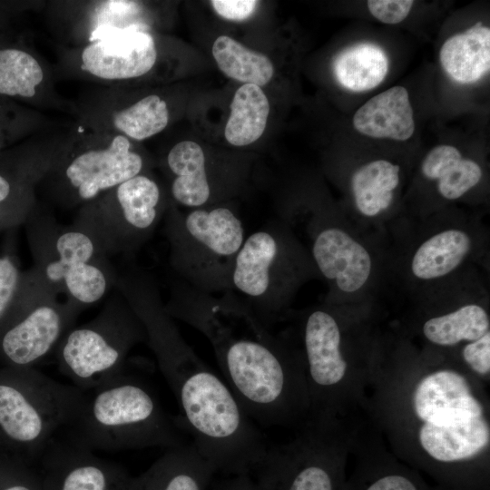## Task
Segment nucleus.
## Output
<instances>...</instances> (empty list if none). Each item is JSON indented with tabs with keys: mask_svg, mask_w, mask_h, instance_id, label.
<instances>
[{
	"mask_svg": "<svg viewBox=\"0 0 490 490\" xmlns=\"http://www.w3.org/2000/svg\"><path fill=\"white\" fill-rule=\"evenodd\" d=\"M115 289L142 321L149 348L173 393L193 445L225 475H250L268 446L234 394L195 353L166 312L153 278L133 269Z\"/></svg>",
	"mask_w": 490,
	"mask_h": 490,
	"instance_id": "1",
	"label": "nucleus"
},
{
	"mask_svg": "<svg viewBox=\"0 0 490 490\" xmlns=\"http://www.w3.org/2000/svg\"><path fill=\"white\" fill-rule=\"evenodd\" d=\"M214 295L174 282L166 312L202 334L225 382L245 413L258 423H282L299 398V384L280 342L232 291Z\"/></svg>",
	"mask_w": 490,
	"mask_h": 490,
	"instance_id": "2",
	"label": "nucleus"
},
{
	"mask_svg": "<svg viewBox=\"0 0 490 490\" xmlns=\"http://www.w3.org/2000/svg\"><path fill=\"white\" fill-rule=\"evenodd\" d=\"M67 428L68 439L93 452L185 444L150 385L125 371L85 391L80 413Z\"/></svg>",
	"mask_w": 490,
	"mask_h": 490,
	"instance_id": "3",
	"label": "nucleus"
},
{
	"mask_svg": "<svg viewBox=\"0 0 490 490\" xmlns=\"http://www.w3.org/2000/svg\"><path fill=\"white\" fill-rule=\"evenodd\" d=\"M163 218L170 264L181 280L208 293L230 291L234 261L246 238L236 211L226 203L186 212L169 204Z\"/></svg>",
	"mask_w": 490,
	"mask_h": 490,
	"instance_id": "4",
	"label": "nucleus"
},
{
	"mask_svg": "<svg viewBox=\"0 0 490 490\" xmlns=\"http://www.w3.org/2000/svg\"><path fill=\"white\" fill-rule=\"evenodd\" d=\"M24 226L33 267L64 300L83 311L115 288L119 275L83 230L59 223L38 207Z\"/></svg>",
	"mask_w": 490,
	"mask_h": 490,
	"instance_id": "5",
	"label": "nucleus"
},
{
	"mask_svg": "<svg viewBox=\"0 0 490 490\" xmlns=\"http://www.w3.org/2000/svg\"><path fill=\"white\" fill-rule=\"evenodd\" d=\"M146 341L142 321L116 289L95 318L65 333L54 350L56 363L74 386L87 391L122 374L130 351Z\"/></svg>",
	"mask_w": 490,
	"mask_h": 490,
	"instance_id": "6",
	"label": "nucleus"
},
{
	"mask_svg": "<svg viewBox=\"0 0 490 490\" xmlns=\"http://www.w3.org/2000/svg\"><path fill=\"white\" fill-rule=\"evenodd\" d=\"M13 377L0 381V428L40 456L55 433L77 417L85 391L32 368H16Z\"/></svg>",
	"mask_w": 490,
	"mask_h": 490,
	"instance_id": "7",
	"label": "nucleus"
},
{
	"mask_svg": "<svg viewBox=\"0 0 490 490\" xmlns=\"http://www.w3.org/2000/svg\"><path fill=\"white\" fill-rule=\"evenodd\" d=\"M168 207L161 185L142 172L80 206L73 224L108 257L129 255L152 237Z\"/></svg>",
	"mask_w": 490,
	"mask_h": 490,
	"instance_id": "8",
	"label": "nucleus"
},
{
	"mask_svg": "<svg viewBox=\"0 0 490 490\" xmlns=\"http://www.w3.org/2000/svg\"><path fill=\"white\" fill-rule=\"evenodd\" d=\"M307 270L291 238L278 225L268 224L245 238L231 271L230 291L268 326Z\"/></svg>",
	"mask_w": 490,
	"mask_h": 490,
	"instance_id": "9",
	"label": "nucleus"
},
{
	"mask_svg": "<svg viewBox=\"0 0 490 490\" xmlns=\"http://www.w3.org/2000/svg\"><path fill=\"white\" fill-rule=\"evenodd\" d=\"M144 157L127 137L97 132L62 148L61 157L44 180L53 198L65 208L83 205L145 172Z\"/></svg>",
	"mask_w": 490,
	"mask_h": 490,
	"instance_id": "10",
	"label": "nucleus"
},
{
	"mask_svg": "<svg viewBox=\"0 0 490 490\" xmlns=\"http://www.w3.org/2000/svg\"><path fill=\"white\" fill-rule=\"evenodd\" d=\"M82 311L32 267L24 271L15 303L0 331V354L15 368H32L54 352Z\"/></svg>",
	"mask_w": 490,
	"mask_h": 490,
	"instance_id": "11",
	"label": "nucleus"
},
{
	"mask_svg": "<svg viewBox=\"0 0 490 490\" xmlns=\"http://www.w3.org/2000/svg\"><path fill=\"white\" fill-rule=\"evenodd\" d=\"M157 59L156 42L147 27L103 26L88 34L73 61L84 75L114 84L148 74Z\"/></svg>",
	"mask_w": 490,
	"mask_h": 490,
	"instance_id": "12",
	"label": "nucleus"
},
{
	"mask_svg": "<svg viewBox=\"0 0 490 490\" xmlns=\"http://www.w3.org/2000/svg\"><path fill=\"white\" fill-rule=\"evenodd\" d=\"M44 490H129L132 475L70 439L53 438L39 456Z\"/></svg>",
	"mask_w": 490,
	"mask_h": 490,
	"instance_id": "13",
	"label": "nucleus"
},
{
	"mask_svg": "<svg viewBox=\"0 0 490 490\" xmlns=\"http://www.w3.org/2000/svg\"><path fill=\"white\" fill-rule=\"evenodd\" d=\"M296 445L267 448L250 473L260 490H337L335 470L319 452Z\"/></svg>",
	"mask_w": 490,
	"mask_h": 490,
	"instance_id": "14",
	"label": "nucleus"
},
{
	"mask_svg": "<svg viewBox=\"0 0 490 490\" xmlns=\"http://www.w3.org/2000/svg\"><path fill=\"white\" fill-rule=\"evenodd\" d=\"M311 226L316 230L312 236L311 255L320 273L345 293L361 289L371 272L368 250L338 227Z\"/></svg>",
	"mask_w": 490,
	"mask_h": 490,
	"instance_id": "15",
	"label": "nucleus"
},
{
	"mask_svg": "<svg viewBox=\"0 0 490 490\" xmlns=\"http://www.w3.org/2000/svg\"><path fill=\"white\" fill-rule=\"evenodd\" d=\"M84 113V120L94 131L119 133L136 142L162 132L170 121L166 101L153 93L128 104L103 96L88 105Z\"/></svg>",
	"mask_w": 490,
	"mask_h": 490,
	"instance_id": "16",
	"label": "nucleus"
},
{
	"mask_svg": "<svg viewBox=\"0 0 490 490\" xmlns=\"http://www.w3.org/2000/svg\"><path fill=\"white\" fill-rule=\"evenodd\" d=\"M413 402L417 417L436 426L484 416L466 378L451 370L425 377L416 387Z\"/></svg>",
	"mask_w": 490,
	"mask_h": 490,
	"instance_id": "17",
	"label": "nucleus"
},
{
	"mask_svg": "<svg viewBox=\"0 0 490 490\" xmlns=\"http://www.w3.org/2000/svg\"><path fill=\"white\" fill-rule=\"evenodd\" d=\"M216 469L191 444L168 448L144 472L132 476L129 490H207Z\"/></svg>",
	"mask_w": 490,
	"mask_h": 490,
	"instance_id": "18",
	"label": "nucleus"
},
{
	"mask_svg": "<svg viewBox=\"0 0 490 490\" xmlns=\"http://www.w3.org/2000/svg\"><path fill=\"white\" fill-rule=\"evenodd\" d=\"M304 348L309 377L321 390L338 384L347 371V362L340 349L341 336L335 318L326 310L317 309L304 325Z\"/></svg>",
	"mask_w": 490,
	"mask_h": 490,
	"instance_id": "19",
	"label": "nucleus"
},
{
	"mask_svg": "<svg viewBox=\"0 0 490 490\" xmlns=\"http://www.w3.org/2000/svg\"><path fill=\"white\" fill-rule=\"evenodd\" d=\"M57 161L54 150L40 151L15 173L0 171V234L24 225L37 208L34 187L49 175Z\"/></svg>",
	"mask_w": 490,
	"mask_h": 490,
	"instance_id": "20",
	"label": "nucleus"
},
{
	"mask_svg": "<svg viewBox=\"0 0 490 490\" xmlns=\"http://www.w3.org/2000/svg\"><path fill=\"white\" fill-rule=\"evenodd\" d=\"M166 166L172 176L170 194L174 202L189 209L218 204V192L199 143L187 140L174 144L167 154Z\"/></svg>",
	"mask_w": 490,
	"mask_h": 490,
	"instance_id": "21",
	"label": "nucleus"
},
{
	"mask_svg": "<svg viewBox=\"0 0 490 490\" xmlns=\"http://www.w3.org/2000/svg\"><path fill=\"white\" fill-rule=\"evenodd\" d=\"M352 125L368 138L408 141L416 122L407 89L396 85L374 95L355 112Z\"/></svg>",
	"mask_w": 490,
	"mask_h": 490,
	"instance_id": "22",
	"label": "nucleus"
},
{
	"mask_svg": "<svg viewBox=\"0 0 490 490\" xmlns=\"http://www.w3.org/2000/svg\"><path fill=\"white\" fill-rule=\"evenodd\" d=\"M418 436L422 447L432 458L453 463L472 458L483 451L489 444L490 428L481 416L444 426L424 423Z\"/></svg>",
	"mask_w": 490,
	"mask_h": 490,
	"instance_id": "23",
	"label": "nucleus"
},
{
	"mask_svg": "<svg viewBox=\"0 0 490 490\" xmlns=\"http://www.w3.org/2000/svg\"><path fill=\"white\" fill-rule=\"evenodd\" d=\"M444 71L456 82L473 83L490 70V28L477 23L447 38L439 51Z\"/></svg>",
	"mask_w": 490,
	"mask_h": 490,
	"instance_id": "24",
	"label": "nucleus"
},
{
	"mask_svg": "<svg viewBox=\"0 0 490 490\" xmlns=\"http://www.w3.org/2000/svg\"><path fill=\"white\" fill-rule=\"evenodd\" d=\"M422 174L437 181V190L446 200H456L475 187L483 175L480 165L464 159L458 148L440 144L431 149L421 163Z\"/></svg>",
	"mask_w": 490,
	"mask_h": 490,
	"instance_id": "25",
	"label": "nucleus"
},
{
	"mask_svg": "<svg viewBox=\"0 0 490 490\" xmlns=\"http://www.w3.org/2000/svg\"><path fill=\"white\" fill-rule=\"evenodd\" d=\"M388 57L378 45L360 43L342 50L334 59L333 73L345 89L360 93L378 86L388 72Z\"/></svg>",
	"mask_w": 490,
	"mask_h": 490,
	"instance_id": "26",
	"label": "nucleus"
},
{
	"mask_svg": "<svg viewBox=\"0 0 490 490\" xmlns=\"http://www.w3.org/2000/svg\"><path fill=\"white\" fill-rule=\"evenodd\" d=\"M230 110L224 137L230 145L248 146L262 136L270 107L261 87L250 83L240 86L233 95Z\"/></svg>",
	"mask_w": 490,
	"mask_h": 490,
	"instance_id": "27",
	"label": "nucleus"
},
{
	"mask_svg": "<svg viewBox=\"0 0 490 490\" xmlns=\"http://www.w3.org/2000/svg\"><path fill=\"white\" fill-rule=\"evenodd\" d=\"M472 246L467 233L450 229L424 241L413 256L411 270L420 279H434L447 275L465 260Z\"/></svg>",
	"mask_w": 490,
	"mask_h": 490,
	"instance_id": "28",
	"label": "nucleus"
},
{
	"mask_svg": "<svg viewBox=\"0 0 490 490\" xmlns=\"http://www.w3.org/2000/svg\"><path fill=\"white\" fill-rule=\"evenodd\" d=\"M399 172L400 167L387 160H374L356 170L351 190L357 209L368 217L387 210L399 184Z\"/></svg>",
	"mask_w": 490,
	"mask_h": 490,
	"instance_id": "29",
	"label": "nucleus"
},
{
	"mask_svg": "<svg viewBox=\"0 0 490 490\" xmlns=\"http://www.w3.org/2000/svg\"><path fill=\"white\" fill-rule=\"evenodd\" d=\"M211 53L220 72L243 84L261 87L274 75V64L266 54L248 48L230 36L217 37Z\"/></svg>",
	"mask_w": 490,
	"mask_h": 490,
	"instance_id": "30",
	"label": "nucleus"
},
{
	"mask_svg": "<svg viewBox=\"0 0 490 490\" xmlns=\"http://www.w3.org/2000/svg\"><path fill=\"white\" fill-rule=\"evenodd\" d=\"M487 312L476 304H467L455 311L432 318L423 326L425 337L440 346H454L474 341L489 332Z\"/></svg>",
	"mask_w": 490,
	"mask_h": 490,
	"instance_id": "31",
	"label": "nucleus"
},
{
	"mask_svg": "<svg viewBox=\"0 0 490 490\" xmlns=\"http://www.w3.org/2000/svg\"><path fill=\"white\" fill-rule=\"evenodd\" d=\"M45 79L40 62L17 48L0 49V94L33 98Z\"/></svg>",
	"mask_w": 490,
	"mask_h": 490,
	"instance_id": "32",
	"label": "nucleus"
},
{
	"mask_svg": "<svg viewBox=\"0 0 490 490\" xmlns=\"http://www.w3.org/2000/svg\"><path fill=\"white\" fill-rule=\"evenodd\" d=\"M142 10V5L135 1L98 2L92 13L93 17L89 19L91 24L88 26L89 33L95 28L103 26L147 27L146 24L140 20Z\"/></svg>",
	"mask_w": 490,
	"mask_h": 490,
	"instance_id": "33",
	"label": "nucleus"
},
{
	"mask_svg": "<svg viewBox=\"0 0 490 490\" xmlns=\"http://www.w3.org/2000/svg\"><path fill=\"white\" fill-rule=\"evenodd\" d=\"M24 271L9 245L0 253V331L18 297Z\"/></svg>",
	"mask_w": 490,
	"mask_h": 490,
	"instance_id": "34",
	"label": "nucleus"
},
{
	"mask_svg": "<svg viewBox=\"0 0 490 490\" xmlns=\"http://www.w3.org/2000/svg\"><path fill=\"white\" fill-rule=\"evenodd\" d=\"M412 0H369L367 6L373 17L386 24H397L409 15Z\"/></svg>",
	"mask_w": 490,
	"mask_h": 490,
	"instance_id": "35",
	"label": "nucleus"
},
{
	"mask_svg": "<svg viewBox=\"0 0 490 490\" xmlns=\"http://www.w3.org/2000/svg\"><path fill=\"white\" fill-rule=\"evenodd\" d=\"M466 363L476 373L487 375L490 372V332L476 340L469 342L462 351Z\"/></svg>",
	"mask_w": 490,
	"mask_h": 490,
	"instance_id": "36",
	"label": "nucleus"
},
{
	"mask_svg": "<svg viewBox=\"0 0 490 490\" xmlns=\"http://www.w3.org/2000/svg\"><path fill=\"white\" fill-rule=\"evenodd\" d=\"M210 3L219 16L233 22H241L250 17L259 4L255 0H212Z\"/></svg>",
	"mask_w": 490,
	"mask_h": 490,
	"instance_id": "37",
	"label": "nucleus"
},
{
	"mask_svg": "<svg viewBox=\"0 0 490 490\" xmlns=\"http://www.w3.org/2000/svg\"><path fill=\"white\" fill-rule=\"evenodd\" d=\"M364 490H419L407 476L387 474L371 482Z\"/></svg>",
	"mask_w": 490,
	"mask_h": 490,
	"instance_id": "38",
	"label": "nucleus"
},
{
	"mask_svg": "<svg viewBox=\"0 0 490 490\" xmlns=\"http://www.w3.org/2000/svg\"><path fill=\"white\" fill-rule=\"evenodd\" d=\"M0 490H44L39 471L24 468L13 481L3 485Z\"/></svg>",
	"mask_w": 490,
	"mask_h": 490,
	"instance_id": "39",
	"label": "nucleus"
},
{
	"mask_svg": "<svg viewBox=\"0 0 490 490\" xmlns=\"http://www.w3.org/2000/svg\"><path fill=\"white\" fill-rule=\"evenodd\" d=\"M211 485V490H260L250 475H228Z\"/></svg>",
	"mask_w": 490,
	"mask_h": 490,
	"instance_id": "40",
	"label": "nucleus"
}]
</instances>
